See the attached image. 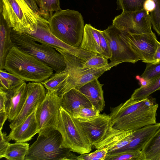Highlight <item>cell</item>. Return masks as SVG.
<instances>
[{
    "mask_svg": "<svg viewBox=\"0 0 160 160\" xmlns=\"http://www.w3.org/2000/svg\"><path fill=\"white\" fill-rule=\"evenodd\" d=\"M29 148L28 143H9L3 158L9 160H25Z\"/></svg>",
    "mask_w": 160,
    "mask_h": 160,
    "instance_id": "484cf974",
    "label": "cell"
},
{
    "mask_svg": "<svg viewBox=\"0 0 160 160\" xmlns=\"http://www.w3.org/2000/svg\"><path fill=\"white\" fill-rule=\"evenodd\" d=\"M108 59L102 55L97 54L86 61L81 60L80 66L82 68L86 69L99 68L108 64Z\"/></svg>",
    "mask_w": 160,
    "mask_h": 160,
    "instance_id": "1f68e13d",
    "label": "cell"
},
{
    "mask_svg": "<svg viewBox=\"0 0 160 160\" xmlns=\"http://www.w3.org/2000/svg\"><path fill=\"white\" fill-rule=\"evenodd\" d=\"M4 69L25 82H42L53 73L45 63L14 46L8 54Z\"/></svg>",
    "mask_w": 160,
    "mask_h": 160,
    "instance_id": "6da1fadb",
    "label": "cell"
},
{
    "mask_svg": "<svg viewBox=\"0 0 160 160\" xmlns=\"http://www.w3.org/2000/svg\"><path fill=\"white\" fill-rule=\"evenodd\" d=\"M111 53V62L134 63L141 60L138 55L120 36L119 30L112 25L102 31Z\"/></svg>",
    "mask_w": 160,
    "mask_h": 160,
    "instance_id": "7c38bea8",
    "label": "cell"
},
{
    "mask_svg": "<svg viewBox=\"0 0 160 160\" xmlns=\"http://www.w3.org/2000/svg\"><path fill=\"white\" fill-rule=\"evenodd\" d=\"M80 122L92 146L102 141L112 127L110 115L105 113L92 120Z\"/></svg>",
    "mask_w": 160,
    "mask_h": 160,
    "instance_id": "2e32d148",
    "label": "cell"
},
{
    "mask_svg": "<svg viewBox=\"0 0 160 160\" xmlns=\"http://www.w3.org/2000/svg\"><path fill=\"white\" fill-rule=\"evenodd\" d=\"M160 75V62L156 63H148L145 70L141 76L144 85L147 81Z\"/></svg>",
    "mask_w": 160,
    "mask_h": 160,
    "instance_id": "d6a6232c",
    "label": "cell"
},
{
    "mask_svg": "<svg viewBox=\"0 0 160 160\" xmlns=\"http://www.w3.org/2000/svg\"><path fill=\"white\" fill-rule=\"evenodd\" d=\"M39 7V15L48 20L54 13L61 10L60 0H35Z\"/></svg>",
    "mask_w": 160,
    "mask_h": 160,
    "instance_id": "4316f807",
    "label": "cell"
},
{
    "mask_svg": "<svg viewBox=\"0 0 160 160\" xmlns=\"http://www.w3.org/2000/svg\"><path fill=\"white\" fill-rule=\"evenodd\" d=\"M45 87L39 82H29L27 84V98L18 115L10 122L9 127L13 129L33 112L44 100L46 94Z\"/></svg>",
    "mask_w": 160,
    "mask_h": 160,
    "instance_id": "5bb4252c",
    "label": "cell"
},
{
    "mask_svg": "<svg viewBox=\"0 0 160 160\" xmlns=\"http://www.w3.org/2000/svg\"><path fill=\"white\" fill-rule=\"evenodd\" d=\"M61 102L62 98L56 92L47 91L44 100L36 109L38 133L50 128L57 129Z\"/></svg>",
    "mask_w": 160,
    "mask_h": 160,
    "instance_id": "ba28073f",
    "label": "cell"
},
{
    "mask_svg": "<svg viewBox=\"0 0 160 160\" xmlns=\"http://www.w3.org/2000/svg\"><path fill=\"white\" fill-rule=\"evenodd\" d=\"M57 129L61 134L64 145L72 151L81 154L92 151V146L80 122L61 107Z\"/></svg>",
    "mask_w": 160,
    "mask_h": 160,
    "instance_id": "52a82bcc",
    "label": "cell"
},
{
    "mask_svg": "<svg viewBox=\"0 0 160 160\" xmlns=\"http://www.w3.org/2000/svg\"><path fill=\"white\" fill-rule=\"evenodd\" d=\"M153 59L155 61L154 63L160 62V42L158 41L157 47L153 57Z\"/></svg>",
    "mask_w": 160,
    "mask_h": 160,
    "instance_id": "60d3db41",
    "label": "cell"
},
{
    "mask_svg": "<svg viewBox=\"0 0 160 160\" xmlns=\"http://www.w3.org/2000/svg\"><path fill=\"white\" fill-rule=\"evenodd\" d=\"M30 7L35 12L39 14V8L35 0H24Z\"/></svg>",
    "mask_w": 160,
    "mask_h": 160,
    "instance_id": "f35d334b",
    "label": "cell"
},
{
    "mask_svg": "<svg viewBox=\"0 0 160 160\" xmlns=\"http://www.w3.org/2000/svg\"><path fill=\"white\" fill-rule=\"evenodd\" d=\"M36 108L22 123L12 130L8 136L9 141L25 142L31 140L34 135L38 133L36 117Z\"/></svg>",
    "mask_w": 160,
    "mask_h": 160,
    "instance_id": "d6986e66",
    "label": "cell"
},
{
    "mask_svg": "<svg viewBox=\"0 0 160 160\" xmlns=\"http://www.w3.org/2000/svg\"><path fill=\"white\" fill-rule=\"evenodd\" d=\"M108 153L105 148L97 149L92 152L81 154L78 156V160H104Z\"/></svg>",
    "mask_w": 160,
    "mask_h": 160,
    "instance_id": "e575fe53",
    "label": "cell"
},
{
    "mask_svg": "<svg viewBox=\"0 0 160 160\" xmlns=\"http://www.w3.org/2000/svg\"><path fill=\"white\" fill-rule=\"evenodd\" d=\"M98 78H96L82 86L78 90L89 100L92 105L99 113L105 106L102 86Z\"/></svg>",
    "mask_w": 160,
    "mask_h": 160,
    "instance_id": "44dd1931",
    "label": "cell"
},
{
    "mask_svg": "<svg viewBox=\"0 0 160 160\" xmlns=\"http://www.w3.org/2000/svg\"><path fill=\"white\" fill-rule=\"evenodd\" d=\"M133 131L118 129L112 127L103 139L94 146L97 149H107L108 153L114 152L131 141L134 137Z\"/></svg>",
    "mask_w": 160,
    "mask_h": 160,
    "instance_id": "e0dca14e",
    "label": "cell"
},
{
    "mask_svg": "<svg viewBox=\"0 0 160 160\" xmlns=\"http://www.w3.org/2000/svg\"><path fill=\"white\" fill-rule=\"evenodd\" d=\"M146 0H117V10L122 9V12H132L143 9Z\"/></svg>",
    "mask_w": 160,
    "mask_h": 160,
    "instance_id": "4dcf8cb0",
    "label": "cell"
},
{
    "mask_svg": "<svg viewBox=\"0 0 160 160\" xmlns=\"http://www.w3.org/2000/svg\"><path fill=\"white\" fill-rule=\"evenodd\" d=\"M158 105L135 108L127 114L112 122L115 129L135 131L147 125L156 123Z\"/></svg>",
    "mask_w": 160,
    "mask_h": 160,
    "instance_id": "9c48e42d",
    "label": "cell"
},
{
    "mask_svg": "<svg viewBox=\"0 0 160 160\" xmlns=\"http://www.w3.org/2000/svg\"><path fill=\"white\" fill-rule=\"evenodd\" d=\"M119 32L120 36L145 63H154L153 57L157 47L155 34H135Z\"/></svg>",
    "mask_w": 160,
    "mask_h": 160,
    "instance_id": "8fae6325",
    "label": "cell"
},
{
    "mask_svg": "<svg viewBox=\"0 0 160 160\" xmlns=\"http://www.w3.org/2000/svg\"><path fill=\"white\" fill-rule=\"evenodd\" d=\"M9 141L5 133L0 130V158H3L6 150L9 145Z\"/></svg>",
    "mask_w": 160,
    "mask_h": 160,
    "instance_id": "d590c367",
    "label": "cell"
},
{
    "mask_svg": "<svg viewBox=\"0 0 160 160\" xmlns=\"http://www.w3.org/2000/svg\"><path fill=\"white\" fill-rule=\"evenodd\" d=\"M93 107L88 98L75 88L71 89L62 98L61 107L72 115L79 108Z\"/></svg>",
    "mask_w": 160,
    "mask_h": 160,
    "instance_id": "7402d4cb",
    "label": "cell"
},
{
    "mask_svg": "<svg viewBox=\"0 0 160 160\" xmlns=\"http://www.w3.org/2000/svg\"><path fill=\"white\" fill-rule=\"evenodd\" d=\"M11 36L14 46L47 64L55 72L66 68V63L63 56L55 48L38 40L31 35L18 33L12 29Z\"/></svg>",
    "mask_w": 160,
    "mask_h": 160,
    "instance_id": "5b68a950",
    "label": "cell"
},
{
    "mask_svg": "<svg viewBox=\"0 0 160 160\" xmlns=\"http://www.w3.org/2000/svg\"><path fill=\"white\" fill-rule=\"evenodd\" d=\"M81 48L90 52L102 55L108 59L111 57L108 45L102 31L90 24L84 26Z\"/></svg>",
    "mask_w": 160,
    "mask_h": 160,
    "instance_id": "9a60e30c",
    "label": "cell"
},
{
    "mask_svg": "<svg viewBox=\"0 0 160 160\" xmlns=\"http://www.w3.org/2000/svg\"><path fill=\"white\" fill-rule=\"evenodd\" d=\"M38 134L36 141L29 147L25 160H67L72 151L64 145L58 129L50 128Z\"/></svg>",
    "mask_w": 160,
    "mask_h": 160,
    "instance_id": "8992f818",
    "label": "cell"
},
{
    "mask_svg": "<svg viewBox=\"0 0 160 160\" xmlns=\"http://www.w3.org/2000/svg\"><path fill=\"white\" fill-rule=\"evenodd\" d=\"M63 56L69 74L60 84L57 93L61 98L66 92L72 88L79 90L82 86L96 78H98L104 72L121 63L111 62L99 68L86 69L80 66L82 60L63 50L56 49Z\"/></svg>",
    "mask_w": 160,
    "mask_h": 160,
    "instance_id": "277c9868",
    "label": "cell"
},
{
    "mask_svg": "<svg viewBox=\"0 0 160 160\" xmlns=\"http://www.w3.org/2000/svg\"><path fill=\"white\" fill-rule=\"evenodd\" d=\"M8 118V114L6 111L0 112V130H2L3 125Z\"/></svg>",
    "mask_w": 160,
    "mask_h": 160,
    "instance_id": "ab89813d",
    "label": "cell"
},
{
    "mask_svg": "<svg viewBox=\"0 0 160 160\" xmlns=\"http://www.w3.org/2000/svg\"><path fill=\"white\" fill-rule=\"evenodd\" d=\"M112 25L122 32L138 34L152 32L150 15L144 9L134 12H122L115 17Z\"/></svg>",
    "mask_w": 160,
    "mask_h": 160,
    "instance_id": "30bf717a",
    "label": "cell"
},
{
    "mask_svg": "<svg viewBox=\"0 0 160 160\" xmlns=\"http://www.w3.org/2000/svg\"><path fill=\"white\" fill-rule=\"evenodd\" d=\"M143 9L147 12H151L155 9V4L152 0H146L144 2Z\"/></svg>",
    "mask_w": 160,
    "mask_h": 160,
    "instance_id": "74e56055",
    "label": "cell"
},
{
    "mask_svg": "<svg viewBox=\"0 0 160 160\" xmlns=\"http://www.w3.org/2000/svg\"><path fill=\"white\" fill-rule=\"evenodd\" d=\"M6 92L7 100L5 111L8 114V121L11 122L19 114L27 98V84L25 82Z\"/></svg>",
    "mask_w": 160,
    "mask_h": 160,
    "instance_id": "ac0fdd59",
    "label": "cell"
},
{
    "mask_svg": "<svg viewBox=\"0 0 160 160\" xmlns=\"http://www.w3.org/2000/svg\"><path fill=\"white\" fill-rule=\"evenodd\" d=\"M48 20L51 32L56 37L69 45L80 46L85 26L80 13L73 10L61 9Z\"/></svg>",
    "mask_w": 160,
    "mask_h": 160,
    "instance_id": "7a4b0ae2",
    "label": "cell"
},
{
    "mask_svg": "<svg viewBox=\"0 0 160 160\" xmlns=\"http://www.w3.org/2000/svg\"><path fill=\"white\" fill-rule=\"evenodd\" d=\"M0 13L13 30L30 35L36 32L38 22L44 18L24 0H0Z\"/></svg>",
    "mask_w": 160,
    "mask_h": 160,
    "instance_id": "3957f363",
    "label": "cell"
},
{
    "mask_svg": "<svg viewBox=\"0 0 160 160\" xmlns=\"http://www.w3.org/2000/svg\"><path fill=\"white\" fill-rule=\"evenodd\" d=\"M0 87L6 91L16 87L25 82L3 69H0Z\"/></svg>",
    "mask_w": 160,
    "mask_h": 160,
    "instance_id": "f1b7e54d",
    "label": "cell"
},
{
    "mask_svg": "<svg viewBox=\"0 0 160 160\" xmlns=\"http://www.w3.org/2000/svg\"><path fill=\"white\" fill-rule=\"evenodd\" d=\"M12 28L9 27L0 13V69H4L6 58L14 46L11 38Z\"/></svg>",
    "mask_w": 160,
    "mask_h": 160,
    "instance_id": "603a6c76",
    "label": "cell"
},
{
    "mask_svg": "<svg viewBox=\"0 0 160 160\" xmlns=\"http://www.w3.org/2000/svg\"><path fill=\"white\" fill-rule=\"evenodd\" d=\"M104 160H144L141 150H130L108 153Z\"/></svg>",
    "mask_w": 160,
    "mask_h": 160,
    "instance_id": "83f0119b",
    "label": "cell"
},
{
    "mask_svg": "<svg viewBox=\"0 0 160 160\" xmlns=\"http://www.w3.org/2000/svg\"><path fill=\"white\" fill-rule=\"evenodd\" d=\"M7 100V92L0 87V112L6 111L5 106Z\"/></svg>",
    "mask_w": 160,
    "mask_h": 160,
    "instance_id": "8d00e7d4",
    "label": "cell"
},
{
    "mask_svg": "<svg viewBox=\"0 0 160 160\" xmlns=\"http://www.w3.org/2000/svg\"><path fill=\"white\" fill-rule=\"evenodd\" d=\"M155 4L154 10L150 12L153 29L160 35V0H152Z\"/></svg>",
    "mask_w": 160,
    "mask_h": 160,
    "instance_id": "836d02e7",
    "label": "cell"
},
{
    "mask_svg": "<svg viewBox=\"0 0 160 160\" xmlns=\"http://www.w3.org/2000/svg\"><path fill=\"white\" fill-rule=\"evenodd\" d=\"M141 151L144 160H160V127Z\"/></svg>",
    "mask_w": 160,
    "mask_h": 160,
    "instance_id": "cb8c5ba5",
    "label": "cell"
},
{
    "mask_svg": "<svg viewBox=\"0 0 160 160\" xmlns=\"http://www.w3.org/2000/svg\"><path fill=\"white\" fill-rule=\"evenodd\" d=\"M160 127V122H158L146 125L134 131V137L131 141L114 152L130 150L141 151Z\"/></svg>",
    "mask_w": 160,
    "mask_h": 160,
    "instance_id": "ffe728a7",
    "label": "cell"
},
{
    "mask_svg": "<svg viewBox=\"0 0 160 160\" xmlns=\"http://www.w3.org/2000/svg\"><path fill=\"white\" fill-rule=\"evenodd\" d=\"M160 89V75L146 82L145 84L136 89L130 98L138 100L146 98L157 90Z\"/></svg>",
    "mask_w": 160,
    "mask_h": 160,
    "instance_id": "d4e9b609",
    "label": "cell"
},
{
    "mask_svg": "<svg viewBox=\"0 0 160 160\" xmlns=\"http://www.w3.org/2000/svg\"><path fill=\"white\" fill-rule=\"evenodd\" d=\"M31 35L38 40L55 49L66 51L85 61L97 54L86 51L79 47H74L69 45L60 40L51 32L48 22L45 18L38 22L36 32Z\"/></svg>",
    "mask_w": 160,
    "mask_h": 160,
    "instance_id": "4fadbf2b",
    "label": "cell"
},
{
    "mask_svg": "<svg viewBox=\"0 0 160 160\" xmlns=\"http://www.w3.org/2000/svg\"><path fill=\"white\" fill-rule=\"evenodd\" d=\"M100 113L94 107H82L75 110L72 115L80 122H84L92 120L98 116Z\"/></svg>",
    "mask_w": 160,
    "mask_h": 160,
    "instance_id": "f546056e",
    "label": "cell"
}]
</instances>
